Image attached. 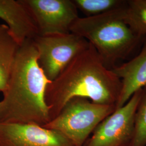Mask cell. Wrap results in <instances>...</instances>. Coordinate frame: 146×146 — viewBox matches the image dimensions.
<instances>
[{"label": "cell", "mask_w": 146, "mask_h": 146, "mask_svg": "<svg viewBox=\"0 0 146 146\" xmlns=\"http://www.w3.org/2000/svg\"><path fill=\"white\" fill-rule=\"evenodd\" d=\"M125 5L100 15L79 17L70 28V32L88 41L110 69L129 56L143 40L126 23Z\"/></svg>", "instance_id": "cell-3"}, {"label": "cell", "mask_w": 146, "mask_h": 146, "mask_svg": "<svg viewBox=\"0 0 146 146\" xmlns=\"http://www.w3.org/2000/svg\"><path fill=\"white\" fill-rule=\"evenodd\" d=\"M0 146H74L57 131L35 124L0 122Z\"/></svg>", "instance_id": "cell-8"}, {"label": "cell", "mask_w": 146, "mask_h": 146, "mask_svg": "<svg viewBox=\"0 0 146 146\" xmlns=\"http://www.w3.org/2000/svg\"><path fill=\"white\" fill-rule=\"evenodd\" d=\"M0 19L20 45L38 35L34 21L20 0H0Z\"/></svg>", "instance_id": "cell-10"}, {"label": "cell", "mask_w": 146, "mask_h": 146, "mask_svg": "<svg viewBox=\"0 0 146 146\" xmlns=\"http://www.w3.org/2000/svg\"><path fill=\"white\" fill-rule=\"evenodd\" d=\"M38 63L50 81L57 78L74 58L90 46L84 37L70 32L64 34L40 35L33 39Z\"/></svg>", "instance_id": "cell-5"}, {"label": "cell", "mask_w": 146, "mask_h": 146, "mask_svg": "<svg viewBox=\"0 0 146 146\" xmlns=\"http://www.w3.org/2000/svg\"><path fill=\"white\" fill-rule=\"evenodd\" d=\"M128 146H146V88L137 107L133 137Z\"/></svg>", "instance_id": "cell-14"}, {"label": "cell", "mask_w": 146, "mask_h": 146, "mask_svg": "<svg viewBox=\"0 0 146 146\" xmlns=\"http://www.w3.org/2000/svg\"><path fill=\"white\" fill-rule=\"evenodd\" d=\"M144 88L137 91L128 101L106 117L96 127L84 146H128L134 130L136 111Z\"/></svg>", "instance_id": "cell-6"}, {"label": "cell", "mask_w": 146, "mask_h": 146, "mask_svg": "<svg viewBox=\"0 0 146 146\" xmlns=\"http://www.w3.org/2000/svg\"><path fill=\"white\" fill-rule=\"evenodd\" d=\"M21 45L5 24H0V92L5 90Z\"/></svg>", "instance_id": "cell-11"}, {"label": "cell", "mask_w": 146, "mask_h": 146, "mask_svg": "<svg viewBox=\"0 0 146 146\" xmlns=\"http://www.w3.org/2000/svg\"><path fill=\"white\" fill-rule=\"evenodd\" d=\"M126 23L137 35L146 38V0L126 1L124 7Z\"/></svg>", "instance_id": "cell-12"}, {"label": "cell", "mask_w": 146, "mask_h": 146, "mask_svg": "<svg viewBox=\"0 0 146 146\" xmlns=\"http://www.w3.org/2000/svg\"><path fill=\"white\" fill-rule=\"evenodd\" d=\"M111 70L122 84L120 97L115 106L117 109L125 105L137 91L146 87V38L137 56Z\"/></svg>", "instance_id": "cell-9"}, {"label": "cell", "mask_w": 146, "mask_h": 146, "mask_svg": "<svg viewBox=\"0 0 146 146\" xmlns=\"http://www.w3.org/2000/svg\"><path fill=\"white\" fill-rule=\"evenodd\" d=\"M34 21L38 35L64 34L78 17L73 0H20Z\"/></svg>", "instance_id": "cell-7"}, {"label": "cell", "mask_w": 146, "mask_h": 146, "mask_svg": "<svg viewBox=\"0 0 146 146\" xmlns=\"http://www.w3.org/2000/svg\"><path fill=\"white\" fill-rule=\"evenodd\" d=\"M115 110V105L97 104L88 99L76 97L43 127L60 133L74 146H84L96 127Z\"/></svg>", "instance_id": "cell-4"}, {"label": "cell", "mask_w": 146, "mask_h": 146, "mask_svg": "<svg viewBox=\"0 0 146 146\" xmlns=\"http://www.w3.org/2000/svg\"><path fill=\"white\" fill-rule=\"evenodd\" d=\"M121 88L120 78L105 66L90 44L47 85L45 101L50 121L76 97L88 99L97 104L116 106Z\"/></svg>", "instance_id": "cell-1"}, {"label": "cell", "mask_w": 146, "mask_h": 146, "mask_svg": "<svg viewBox=\"0 0 146 146\" xmlns=\"http://www.w3.org/2000/svg\"><path fill=\"white\" fill-rule=\"evenodd\" d=\"M50 82L38 63L32 39H27L17 53L0 101V122L42 127L49 122L45 93Z\"/></svg>", "instance_id": "cell-2"}, {"label": "cell", "mask_w": 146, "mask_h": 146, "mask_svg": "<svg viewBox=\"0 0 146 146\" xmlns=\"http://www.w3.org/2000/svg\"><path fill=\"white\" fill-rule=\"evenodd\" d=\"M78 11L86 17L100 15L122 7L126 1L123 0H73Z\"/></svg>", "instance_id": "cell-13"}]
</instances>
